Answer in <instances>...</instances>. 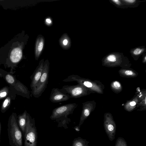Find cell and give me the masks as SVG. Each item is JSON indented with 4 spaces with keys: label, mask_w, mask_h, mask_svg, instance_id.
I'll use <instances>...</instances> for the list:
<instances>
[{
    "label": "cell",
    "mask_w": 146,
    "mask_h": 146,
    "mask_svg": "<svg viewBox=\"0 0 146 146\" xmlns=\"http://www.w3.org/2000/svg\"><path fill=\"white\" fill-rule=\"evenodd\" d=\"M7 130L10 146H23V134L15 115H13L9 118Z\"/></svg>",
    "instance_id": "obj_1"
},
{
    "label": "cell",
    "mask_w": 146,
    "mask_h": 146,
    "mask_svg": "<svg viewBox=\"0 0 146 146\" xmlns=\"http://www.w3.org/2000/svg\"><path fill=\"white\" fill-rule=\"evenodd\" d=\"M24 146H37V132L34 118L27 114L25 131L23 135Z\"/></svg>",
    "instance_id": "obj_2"
},
{
    "label": "cell",
    "mask_w": 146,
    "mask_h": 146,
    "mask_svg": "<svg viewBox=\"0 0 146 146\" xmlns=\"http://www.w3.org/2000/svg\"><path fill=\"white\" fill-rule=\"evenodd\" d=\"M77 107L75 103L64 104L54 108L52 111L50 118L56 121H61L64 122L68 119V116L73 113L74 110Z\"/></svg>",
    "instance_id": "obj_3"
},
{
    "label": "cell",
    "mask_w": 146,
    "mask_h": 146,
    "mask_svg": "<svg viewBox=\"0 0 146 146\" xmlns=\"http://www.w3.org/2000/svg\"><path fill=\"white\" fill-rule=\"evenodd\" d=\"M49 62L47 60L44 62L41 76L32 90L33 95L35 97H39L46 88L49 77Z\"/></svg>",
    "instance_id": "obj_4"
},
{
    "label": "cell",
    "mask_w": 146,
    "mask_h": 146,
    "mask_svg": "<svg viewBox=\"0 0 146 146\" xmlns=\"http://www.w3.org/2000/svg\"><path fill=\"white\" fill-rule=\"evenodd\" d=\"M60 90L62 92L68 94L70 98H78L85 95L87 93L85 87L79 84L73 85H64Z\"/></svg>",
    "instance_id": "obj_5"
},
{
    "label": "cell",
    "mask_w": 146,
    "mask_h": 146,
    "mask_svg": "<svg viewBox=\"0 0 146 146\" xmlns=\"http://www.w3.org/2000/svg\"><path fill=\"white\" fill-rule=\"evenodd\" d=\"M128 61V58L124 55L123 53L118 52L109 53L102 59L103 63L106 65L120 64L123 62Z\"/></svg>",
    "instance_id": "obj_6"
},
{
    "label": "cell",
    "mask_w": 146,
    "mask_h": 146,
    "mask_svg": "<svg viewBox=\"0 0 146 146\" xmlns=\"http://www.w3.org/2000/svg\"><path fill=\"white\" fill-rule=\"evenodd\" d=\"M70 98V96L60 91L57 88H53L50 94L49 99L52 102L59 103L67 101Z\"/></svg>",
    "instance_id": "obj_7"
},
{
    "label": "cell",
    "mask_w": 146,
    "mask_h": 146,
    "mask_svg": "<svg viewBox=\"0 0 146 146\" xmlns=\"http://www.w3.org/2000/svg\"><path fill=\"white\" fill-rule=\"evenodd\" d=\"M44 61L43 59L41 60L35 70L33 75L31 76L32 82L31 87L32 90L36 85L39 81L42 74Z\"/></svg>",
    "instance_id": "obj_8"
},
{
    "label": "cell",
    "mask_w": 146,
    "mask_h": 146,
    "mask_svg": "<svg viewBox=\"0 0 146 146\" xmlns=\"http://www.w3.org/2000/svg\"><path fill=\"white\" fill-rule=\"evenodd\" d=\"M22 55V46H18L13 48L11 51L10 55V60L13 63H17L20 60Z\"/></svg>",
    "instance_id": "obj_9"
},
{
    "label": "cell",
    "mask_w": 146,
    "mask_h": 146,
    "mask_svg": "<svg viewBox=\"0 0 146 146\" xmlns=\"http://www.w3.org/2000/svg\"><path fill=\"white\" fill-rule=\"evenodd\" d=\"M146 52V48L144 46H139L131 49L130 53L135 60H137L141 55Z\"/></svg>",
    "instance_id": "obj_10"
},
{
    "label": "cell",
    "mask_w": 146,
    "mask_h": 146,
    "mask_svg": "<svg viewBox=\"0 0 146 146\" xmlns=\"http://www.w3.org/2000/svg\"><path fill=\"white\" fill-rule=\"evenodd\" d=\"M27 115V112L25 111L22 115L19 116L17 120L18 125L22 132L23 135L25 131Z\"/></svg>",
    "instance_id": "obj_11"
},
{
    "label": "cell",
    "mask_w": 146,
    "mask_h": 146,
    "mask_svg": "<svg viewBox=\"0 0 146 146\" xmlns=\"http://www.w3.org/2000/svg\"><path fill=\"white\" fill-rule=\"evenodd\" d=\"M44 40L43 38L40 37L37 40L35 48V57L36 60L38 59L43 48Z\"/></svg>",
    "instance_id": "obj_12"
},
{
    "label": "cell",
    "mask_w": 146,
    "mask_h": 146,
    "mask_svg": "<svg viewBox=\"0 0 146 146\" xmlns=\"http://www.w3.org/2000/svg\"><path fill=\"white\" fill-rule=\"evenodd\" d=\"M126 6L128 8H135L137 7L141 2H145L146 0L141 1L139 0H121Z\"/></svg>",
    "instance_id": "obj_13"
},
{
    "label": "cell",
    "mask_w": 146,
    "mask_h": 146,
    "mask_svg": "<svg viewBox=\"0 0 146 146\" xmlns=\"http://www.w3.org/2000/svg\"><path fill=\"white\" fill-rule=\"evenodd\" d=\"M109 1L117 8L123 9L127 8L121 0H109Z\"/></svg>",
    "instance_id": "obj_14"
},
{
    "label": "cell",
    "mask_w": 146,
    "mask_h": 146,
    "mask_svg": "<svg viewBox=\"0 0 146 146\" xmlns=\"http://www.w3.org/2000/svg\"><path fill=\"white\" fill-rule=\"evenodd\" d=\"M72 146H84L83 140L78 137L74 139Z\"/></svg>",
    "instance_id": "obj_15"
},
{
    "label": "cell",
    "mask_w": 146,
    "mask_h": 146,
    "mask_svg": "<svg viewBox=\"0 0 146 146\" xmlns=\"http://www.w3.org/2000/svg\"><path fill=\"white\" fill-rule=\"evenodd\" d=\"M117 141L115 146H127L126 143L122 139H118Z\"/></svg>",
    "instance_id": "obj_16"
},
{
    "label": "cell",
    "mask_w": 146,
    "mask_h": 146,
    "mask_svg": "<svg viewBox=\"0 0 146 146\" xmlns=\"http://www.w3.org/2000/svg\"><path fill=\"white\" fill-rule=\"evenodd\" d=\"M6 79L7 81L10 84L13 83L14 82V80L13 77L9 74L6 76Z\"/></svg>",
    "instance_id": "obj_17"
},
{
    "label": "cell",
    "mask_w": 146,
    "mask_h": 146,
    "mask_svg": "<svg viewBox=\"0 0 146 146\" xmlns=\"http://www.w3.org/2000/svg\"><path fill=\"white\" fill-rule=\"evenodd\" d=\"M112 85L113 87L116 89H119L121 87L120 84L117 81L113 82Z\"/></svg>",
    "instance_id": "obj_18"
},
{
    "label": "cell",
    "mask_w": 146,
    "mask_h": 146,
    "mask_svg": "<svg viewBox=\"0 0 146 146\" xmlns=\"http://www.w3.org/2000/svg\"><path fill=\"white\" fill-rule=\"evenodd\" d=\"M125 73L126 75L129 76H132L133 74V72L130 70H126Z\"/></svg>",
    "instance_id": "obj_19"
},
{
    "label": "cell",
    "mask_w": 146,
    "mask_h": 146,
    "mask_svg": "<svg viewBox=\"0 0 146 146\" xmlns=\"http://www.w3.org/2000/svg\"><path fill=\"white\" fill-rule=\"evenodd\" d=\"M8 99H6L4 101L3 105V106L4 108H5L7 106L8 104Z\"/></svg>",
    "instance_id": "obj_20"
},
{
    "label": "cell",
    "mask_w": 146,
    "mask_h": 146,
    "mask_svg": "<svg viewBox=\"0 0 146 146\" xmlns=\"http://www.w3.org/2000/svg\"><path fill=\"white\" fill-rule=\"evenodd\" d=\"M143 62L145 63L146 62V52L143 55Z\"/></svg>",
    "instance_id": "obj_21"
},
{
    "label": "cell",
    "mask_w": 146,
    "mask_h": 146,
    "mask_svg": "<svg viewBox=\"0 0 146 146\" xmlns=\"http://www.w3.org/2000/svg\"><path fill=\"white\" fill-rule=\"evenodd\" d=\"M68 43V40L66 39H64L62 41V44L64 46L66 45Z\"/></svg>",
    "instance_id": "obj_22"
},
{
    "label": "cell",
    "mask_w": 146,
    "mask_h": 146,
    "mask_svg": "<svg viewBox=\"0 0 146 146\" xmlns=\"http://www.w3.org/2000/svg\"><path fill=\"white\" fill-rule=\"evenodd\" d=\"M7 95L6 92H3L0 93V96L1 97L5 96Z\"/></svg>",
    "instance_id": "obj_23"
},
{
    "label": "cell",
    "mask_w": 146,
    "mask_h": 146,
    "mask_svg": "<svg viewBox=\"0 0 146 146\" xmlns=\"http://www.w3.org/2000/svg\"><path fill=\"white\" fill-rule=\"evenodd\" d=\"M130 104L131 106H134L135 105L136 103L134 101L131 102H130Z\"/></svg>",
    "instance_id": "obj_24"
},
{
    "label": "cell",
    "mask_w": 146,
    "mask_h": 146,
    "mask_svg": "<svg viewBox=\"0 0 146 146\" xmlns=\"http://www.w3.org/2000/svg\"><path fill=\"white\" fill-rule=\"evenodd\" d=\"M46 22L48 23H50L51 22V20L49 19H46Z\"/></svg>",
    "instance_id": "obj_25"
},
{
    "label": "cell",
    "mask_w": 146,
    "mask_h": 146,
    "mask_svg": "<svg viewBox=\"0 0 146 146\" xmlns=\"http://www.w3.org/2000/svg\"><path fill=\"white\" fill-rule=\"evenodd\" d=\"M1 124L0 122V143H1Z\"/></svg>",
    "instance_id": "obj_26"
}]
</instances>
